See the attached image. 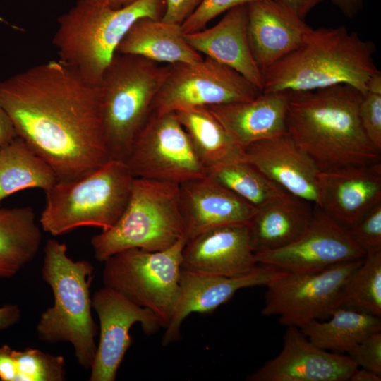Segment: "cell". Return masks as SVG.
<instances>
[{"instance_id":"4316f807","label":"cell","mask_w":381,"mask_h":381,"mask_svg":"<svg viewBox=\"0 0 381 381\" xmlns=\"http://www.w3.org/2000/svg\"><path fill=\"white\" fill-rule=\"evenodd\" d=\"M315 346L335 353H346L370 334L381 331L380 317L373 314L339 307L329 320L309 321L298 327Z\"/></svg>"},{"instance_id":"277c9868","label":"cell","mask_w":381,"mask_h":381,"mask_svg":"<svg viewBox=\"0 0 381 381\" xmlns=\"http://www.w3.org/2000/svg\"><path fill=\"white\" fill-rule=\"evenodd\" d=\"M164 8V0H136L119 8L97 0H78L58 18L52 40L58 59L99 85L131 25L143 17L161 20Z\"/></svg>"},{"instance_id":"603a6c76","label":"cell","mask_w":381,"mask_h":381,"mask_svg":"<svg viewBox=\"0 0 381 381\" xmlns=\"http://www.w3.org/2000/svg\"><path fill=\"white\" fill-rule=\"evenodd\" d=\"M289 95L262 92L255 99L206 107L243 150L258 140L286 133Z\"/></svg>"},{"instance_id":"4fadbf2b","label":"cell","mask_w":381,"mask_h":381,"mask_svg":"<svg viewBox=\"0 0 381 381\" xmlns=\"http://www.w3.org/2000/svg\"><path fill=\"white\" fill-rule=\"evenodd\" d=\"M313 220L295 241L276 250L255 254L258 263L276 266L289 273H313L363 259L365 252L349 229L315 207Z\"/></svg>"},{"instance_id":"52a82bcc","label":"cell","mask_w":381,"mask_h":381,"mask_svg":"<svg viewBox=\"0 0 381 381\" xmlns=\"http://www.w3.org/2000/svg\"><path fill=\"white\" fill-rule=\"evenodd\" d=\"M134 179L123 161L111 159L81 177L57 180L45 191L42 228L55 236L81 226L111 228L128 203Z\"/></svg>"},{"instance_id":"d6986e66","label":"cell","mask_w":381,"mask_h":381,"mask_svg":"<svg viewBox=\"0 0 381 381\" xmlns=\"http://www.w3.org/2000/svg\"><path fill=\"white\" fill-rule=\"evenodd\" d=\"M178 202L187 240L214 227L247 224L256 210L207 176L179 184Z\"/></svg>"},{"instance_id":"d4e9b609","label":"cell","mask_w":381,"mask_h":381,"mask_svg":"<svg viewBox=\"0 0 381 381\" xmlns=\"http://www.w3.org/2000/svg\"><path fill=\"white\" fill-rule=\"evenodd\" d=\"M116 52L165 64L195 63L203 59L188 44L181 25L149 17L140 18L131 25Z\"/></svg>"},{"instance_id":"8d00e7d4","label":"cell","mask_w":381,"mask_h":381,"mask_svg":"<svg viewBox=\"0 0 381 381\" xmlns=\"http://www.w3.org/2000/svg\"><path fill=\"white\" fill-rule=\"evenodd\" d=\"M203 0H164L162 20L181 25L202 4Z\"/></svg>"},{"instance_id":"f1b7e54d","label":"cell","mask_w":381,"mask_h":381,"mask_svg":"<svg viewBox=\"0 0 381 381\" xmlns=\"http://www.w3.org/2000/svg\"><path fill=\"white\" fill-rule=\"evenodd\" d=\"M174 113L206 171L222 162L241 157L243 150L206 107H195Z\"/></svg>"},{"instance_id":"d6a6232c","label":"cell","mask_w":381,"mask_h":381,"mask_svg":"<svg viewBox=\"0 0 381 381\" xmlns=\"http://www.w3.org/2000/svg\"><path fill=\"white\" fill-rule=\"evenodd\" d=\"M349 231L365 254L381 250V202L362 216Z\"/></svg>"},{"instance_id":"e0dca14e","label":"cell","mask_w":381,"mask_h":381,"mask_svg":"<svg viewBox=\"0 0 381 381\" xmlns=\"http://www.w3.org/2000/svg\"><path fill=\"white\" fill-rule=\"evenodd\" d=\"M241 158L291 195L320 208L322 171L287 132L251 143Z\"/></svg>"},{"instance_id":"7a4b0ae2","label":"cell","mask_w":381,"mask_h":381,"mask_svg":"<svg viewBox=\"0 0 381 381\" xmlns=\"http://www.w3.org/2000/svg\"><path fill=\"white\" fill-rule=\"evenodd\" d=\"M288 95L286 132L322 171L380 162L360 121V91L337 85Z\"/></svg>"},{"instance_id":"f6af8a7d","label":"cell","mask_w":381,"mask_h":381,"mask_svg":"<svg viewBox=\"0 0 381 381\" xmlns=\"http://www.w3.org/2000/svg\"><path fill=\"white\" fill-rule=\"evenodd\" d=\"M135 1H136V0H121V5L123 6L128 5V4L134 2Z\"/></svg>"},{"instance_id":"7c38bea8","label":"cell","mask_w":381,"mask_h":381,"mask_svg":"<svg viewBox=\"0 0 381 381\" xmlns=\"http://www.w3.org/2000/svg\"><path fill=\"white\" fill-rule=\"evenodd\" d=\"M262 92L235 70L209 57L171 64L152 107L157 114L211 105L250 101Z\"/></svg>"},{"instance_id":"b9f144b4","label":"cell","mask_w":381,"mask_h":381,"mask_svg":"<svg viewBox=\"0 0 381 381\" xmlns=\"http://www.w3.org/2000/svg\"><path fill=\"white\" fill-rule=\"evenodd\" d=\"M348 18L356 16L363 7V0H330Z\"/></svg>"},{"instance_id":"bcb514c9","label":"cell","mask_w":381,"mask_h":381,"mask_svg":"<svg viewBox=\"0 0 381 381\" xmlns=\"http://www.w3.org/2000/svg\"><path fill=\"white\" fill-rule=\"evenodd\" d=\"M0 21L7 23V22H6L1 16H0Z\"/></svg>"},{"instance_id":"d590c367","label":"cell","mask_w":381,"mask_h":381,"mask_svg":"<svg viewBox=\"0 0 381 381\" xmlns=\"http://www.w3.org/2000/svg\"><path fill=\"white\" fill-rule=\"evenodd\" d=\"M346 354L358 367L381 375V331L370 334L349 349Z\"/></svg>"},{"instance_id":"83f0119b","label":"cell","mask_w":381,"mask_h":381,"mask_svg":"<svg viewBox=\"0 0 381 381\" xmlns=\"http://www.w3.org/2000/svg\"><path fill=\"white\" fill-rule=\"evenodd\" d=\"M57 180L52 167L21 138L0 147V202L27 188L47 191Z\"/></svg>"},{"instance_id":"74e56055","label":"cell","mask_w":381,"mask_h":381,"mask_svg":"<svg viewBox=\"0 0 381 381\" xmlns=\"http://www.w3.org/2000/svg\"><path fill=\"white\" fill-rule=\"evenodd\" d=\"M12 349L8 345L0 347V380L15 381L16 369Z\"/></svg>"},{"instance_id":"ffe728a7","label":"cell","mask_w":381,"mask_h":381,"mask_svg":"<svg viewBox=\"0 0 381 381\" xmlns=\"http://www.w3.org/2000/svg\"><path fill=\"white\" fill-rule=\"evenodd\" d=\"M321 209L349 229L381 202V162L321 171Z\"/></svg>"},{"instance_id":"30bf717a","label":"cell","mask_w":381,"mask_h":381,"mask_svg":"<svg viewBox=\"0 0 381 381\" xmlns=\"http://www.w3.org/2000/svg\"><path fill=\"white\" fill-rule=\"evenodd\" d=\"M363 259L313 273L286 272L266 286L262 314L278 316L282 325L296 327L329 318L341 306L344 286Z\"/></svg>"},{"instance_id":"cb8c5ba5","label":"cell","mask_w":381,"mask_h":381,"mask_svg":"<svg viewBox=\"0 0 381 381\" xmlns=\"http://www.w3.org/2000/svg\"><path fill=\"white\" fill-rule=\"evenodd\" d=\"M310 205L291 195L257 207L247 223L254 255L283 248L298 239L313 220Z\"/></svg>"},{"instance_id":"ab89813d","label":"cell","mask_w":381,"mask_h":381,"mask_svg":"<svg viewBox=\"0 0 381 381\" xmlns=\"http://www.w3.org/2000/svg\"><path fill=\"white\" fill-rule=\"evenodd\" d=\"M291 10L301 18L305 16L323 0H274Z\"/></svg>"},{"instance_id":"ac0fdd59","label":"cell","mask_w":381,"mask_h":381,"mask_svg":"<svg viewBox=\"0 0 381 381\" xmlns=\"http://www.w3.org/2000/svg\"><path fill=\"white\" fill-rule=\"evenodd\" d=\"M246 6L248 43L263 73L297 49L312 28L274 0H258Z\"/></svg>"},{"instance_id":"44dd1931","label":"cell","mask_w":381,"mask_h":381,"mask_svg":"<svg viewBox=\"0 0 381 381\" xmlns=\"http://www.w3.org/2000/svg\"><path fill=\"white\" fill-rule=\"evenodd\" d=\"M181 255L182 269L222 276L244 274L258 263L250 246L247 224L205 231L186 241Z\"/></svg>"},{"instance_id":"8fae6325","label":"cell","mask_w":381,"mask_h":381,"mask_svg":"<svg viewBox=\"0 0 381 381\" xmlns=\"http://www.w3.org/2000/svg\"><path fill=\"white\" fill-rule=\"evenodd\" d=\"M123 162L134 178L181 184L206 176V169L174 112H152Z\"/></svg>"},{"instance_id":"3957f363","label":"cell","mask_w":381,"mask_h":381,"mask_svg":"<svg viewBox=\"0 0 381 381\" xmlns=\"http://www.w3.org/2000/svg\"><path fill=\"white\" fill-rule=\"evenodd\" d=\"M376 47L346 27L311 29L301 45L263 73L262 92H306L337 85L363 95L379 72Z\"/></svg>"},{"instance_id":"9c48e42d","label":"cell","mask_w":381,"mask_h":381,"mask_svg":"<svg viewBox=\"0 0 381 381\" xmlns=\"http://www.w3.org/2000/svg\"><path fill=\"white\" fill-rule=\"evenodd\" d=\"M186 238L160 251L126 249L104 262L102 282L135 304L151 310L164 329L179 296L182 250Z\"/></svg>"},{"instance_id":"6da1fadb","label":"cell","mask_w":381,"mask_h":381,"mask_svg":"<svg viewBox=\"0 0 381 381\" xmlns=\"http://www.w3.org/2000/svg\"><path fill=\"white\" fill-rule=\"evenodd\" d=\"M0 102L17 135L52 167L58 180L81 177L111 159L99 85L60 60L0 81Z\"/></svg>"},{"instance_id":"e575fe53","label":"cell","mask_w":381,"mask_h":381,"mask_svg":"<svg viewBox=\"0 0 381 381\" xmlns=\"http://www.w3.org/2000/svg\"><path fill=\"white\" fill-rule=\"evenodd\" d=\"M359 117L369 141L381 152V92L367 91L363 95Z\"/></svg>"},{"instance_id":"836d02e7","label":"cell","mask_w":381,"mask_h":381,"mask_svg":"<svg viewBox=\"0 0 381 381\" xmlns=\"http://www.w3.org/2000/svg\"><path fill=\"white\" fill-rule=\"evenodd\" d=\"M258 0H203L195 12L181 25L184 34L197 32L205 28L212 20L222 13Z\"/></svg>"},{"instance_id":"7bdbcfd3","label":"cell","mask_w":381,"mask_h":381,"mask_svg":"<svg viewBox=\"0 0 381 381\" xmlns=\"http://www.w3.org/2000/svg\"><path fill=\"white\" fill-rule=\"evenodd\" d=\"M349 380L351 381H380L381 375L372 370L358 367L352 373Z\"/></svg>"},{"instance_id":"8992f818","label":"cell","mask_w":381,"mask_h":381,"mask_svg":"<svg viewBox=\"0 0 381 381\" xmlns=\"http://www.w3.org/2000/svg\"><path fill=\"white\" fill-rule=\"evenodd\" d=\"M171 64L116 52L99 84L102 123L111 159L124 161L152 112Z\"/></svg>"},{"instance_id":"484cf974","label":"cell","mask_w":381,"mask_h":381,"mask_svg":"<svg viewBox=\"0 0 381 381\" xmlns=\"http://www.w3.org/2000/svg\"><path fill=\"white\" fill-rule=\"evenodd\" d=\"M42 238L31 207H0V277L11 278L30 262Z\"/></svg>"},{"instance_id":"f546056e","label":"cell","mask_w":381,"mask_h":381,"mask_svg":"<svg viewBox=\"0 0 381 381\" xmlns=\"http://www.w3.org/2000/svg\"><path fill=\"white\" fill-rule=\"evenodd\" d=\"M206 176L256 208L291 196L241 157L207 169Z\"/></svg>"},{"instance_id":"5b68a950","label":"cell","mask_w":381,"mask_h":381,"mask_svg":"<svg viewBox=\"0 0 381 381\" xmlns=\"http://www.w3.org/2000/svg\"><path fill=\"white\" fill-rule=\"evenodd\" d=\"M67 250L66 243L54 238L44 246L42 278L51 287L54 303L41 314L36 330L42 341L71 343L79 365L90 370L98 331L90 291L95 268L87 260H73Z\"/></svg>"},{"instance_id":"9a60e30c","label":"cell","mask_w":381,"mask_h":381,"mask_svg":"<svg viewBox=\"0 0 381 381\" xmlns=\"http://www.w3.org/2000/svg\"><path fill=\"white\" fill-rule=\"evenodd\" d=\"M286 272L268 264L257 263L250 271L235 276H222L181 270L179 296L171 320L165 329L162 344L179 340L183 321L193 313H207L230 300L240 289L266 286Z\"/></svg>"},{"instance_id":"5bb4252c","label":"cell","mask_w":381,"mask_h":381,"mask_svg":"<svg viewBox=\"0 0 381 381\" xmlns=\"http://www.w3.org/2000/svg\"><path fill=\"white\" fill-rule=\"evenodd\" d=\"M92 307L99 320V340L89 380L114 381L133 343L130 335L132 326L140 323L146 335L156 333L161 327L151 310L105 286L93 294Z\"/></svg>"},{"instance_id":"1f68e13d","label":"cell","mask_w":381,"mask_h":381,"mask_svg":"<svg viewBox=\"0 0 381 381\" xmlns=\"http://www.w3.org/2000/svg\"><path fill=\"white\" fill-rule=\"evenodd\" d=\"M15 359V381H63L66 363L61 356H54L33 348L12 349Z\"/></svg>"},{"instance_id":"60d3db41","label":"cell","mask_w":381,"mask_h":381,"mask_svg":"<svg viewBox=\"0 0 381 381\" xmlns=\"http://www.w3.org/2000/svg\"><path fill=\"white\" fill-rule=\"evenodd\" d=\"M17 136L12 121L0 102V147Z\"/></svg>"},{"instance_id":"ee69618b","label":"cell","mask_w":381,"mask_h":381,"mask_svg":"<svg viewBox=\"0 0 381 381\" xmlns=\"http://www.w3.org/2000/svg\"><path fill=\"white\" fill-rule=\"evenodd\" d=\"M97 1L107 3L116 8H119L122 6L121 0H97Z\"/></svg>"},{"instance_id":"ba28073f","label":"cell","mask_w":381,"mask_h":381,"mask_svg":"<svg viewBox=\"0 0 381 381\" xmlns=\"http://www.w3.org/2000/svg\"><path fill=\"white\" fill-rule=\"evenodd\" d=\"M179 186L135 178L130 200L118 221L90 240L96 260L103 262L116 253L135 248L164 250L186 238L179 207Z\"/></svg>"},{"instance_id":"f35d334b","label":"cell","mask_w":381,"mask_h":381,"mask_svg":"<svg viewBox=\"0 0 381 381\" xmlns=\"http://www.w3.org/2000/svg\"><path fill=\"white\" fill-rule=\"evenodd\" d=\"M21 319V310L18 305L6 304L0 307V332L15 324Z\"/></svg>"},{"instance_id":"2e32d148","label":"cell","mask_w":381,"mask_h":381,"mask_svg":"<svg viewBox=\"0 0 381 381\" xmlns=\"http://www.w3.org/2000/svg\"><path fill=\"white\" fill-rule=\"evenodd\" d=\"M358 368L347 356L322 349L296 327H286L283 347L248 381H347Z\"/></svg>"},{"instance_id":"4dcf8cb0","label":"cell","mask_w":381,"mask_h":381,"mask_svg":"<svg viewBox=\"0 0 381 381\" xmlns=\"http://www.w3.org/2000/svg\"><path fill=\"white\" fill-rule=\"evenodd\" d=\"M341 307L381 316V250L367 253L349 278Z\"/></svg>"},{"instance_id":"7402d4cb","label":"cell","mask_w":381,"mask_h":381,"mask_svg":"<svg viewBox=\"0 0 381 381\" xmlns=\"http://www.w3.org/2000/svg\"><path fill=\"white\" fill-rule=\"evenodd\" d=\"M247 20V6L241 5L214 26L184 34V38L195 52L235 70L262 92L263 75L250 49Z\"/></svg>"}]
</instances>
